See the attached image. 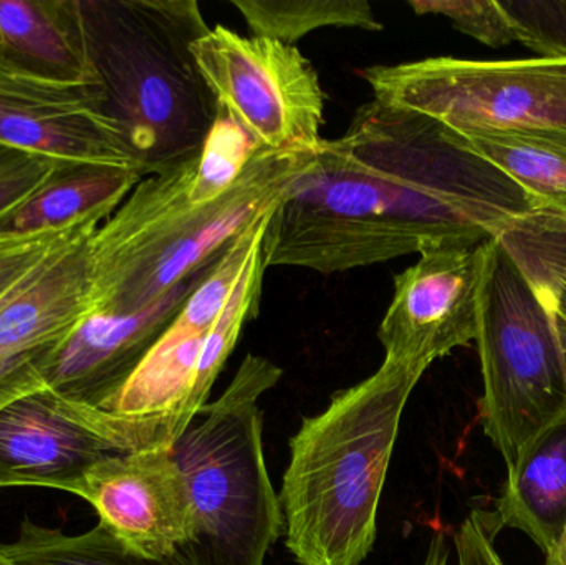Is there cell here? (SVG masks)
<instances>
[{"mask_svg": "<svg viewBox=\"0 0 566 565\" xmlns=\"http://www.w3.org/2000/svg\"><path fill=\"white\" fill-rule=\"evenodd\" d=\"M218 259L146 311L90 314L50 355L43 375L46 387L70 400L105 407L138 370Z\"/></svg>", "mask_w": 566, "mask_h": 565, "instance_id": "cell-13", "label": "cell"}, {"mask_svg": "<svg viewBox=\"0 0 566 565\" xmlns=\"http://www.w3.org/2000/svg\"><path fill=\"white\" fill-rule=\"evenodd\" d=\"M102 221H85L62 231L32 236H3L0 238V302L32 274L56 249L93 231Z\"/></svg>", "mask_w": 566, "mask_h": 565, "instance_id": "cell-24", "label": "cell"}, {"mask_svg": "<svg viewBox=\"0 0 566 565\" xmlns=\"http://www.w3.org/2000/svg\"><path fill=\"white\" fill-rule=\"evenodd\" d=\"M103 113L143 178L205 148L221 106L192 45L209 32L196 0H80Z\"/></svg>", "mask_w": 566, "mask_h": 565, "instance_id": "cell-3", "label": "cell"}, {"mask_svg": "<svg viewBox=\"0 0 566 565\" xmlns=\"http://www.w3.org/2000/svg\"><path fill=\"white\" fill-rule=\"evenodd\" d=\"M96 229L52 252L0 302V352L59 345L92 314L90 239Z\"/></svg>", "mask_w": 566, "mask_h": 565, "instance_id": "cell-14", "label": "cell"}, {"mask_svg": "<svg viewBox=\"0 0 566 565\" xmlns=\"http://www.w3.org/2000/svg\"><path fill=\"white\" fill-rule=\"evenodd\" d=\"M459 565H505L494 547V537L485 530L478 511L459 527L454 536Z\"/></svg>", "mask_w": 566, "mask_h": 565, "instance_id": "cell-29", "label": "cell"}, {"mask_svg": "<svg viewBox=\"0 0 566 565\" xmlns=\"http://www.w3.org/2000/svg\"><path fill=\"white\" fill-rule=\"evenodd\" d=\"M422 375L385 358L290 440L279 500L300 565H361L371 553L402 411Z\"/></svg>", "mask_w": 566, "mask_h": 565, "instance_id": "cell-4", "label": "cell"}, {"mask_svg": "<svg viewBox=\"0 0 566 565\" xmlns=\"http://www.w3.org/2000/svg\"><path fill=\"white\" fill-rule=\"evenodd\" d=\"M142 179L125 166L59 163L29 198L0 218V238L105 222Z\"/></svg>", "mask_w": 566, "mask_h": 565, "instance_id": "cell-16", "label": "cell"}, {"mask_svg": "<svg viewBox=\"0 0 566 565\" xmlns=\"http://www.w3.org/2000/svg\"><path fill=\"white\" fill-rule=\"evenodd\" d=\"M464 138L538 209L566 212V133L481 132Z\"/></svg>", "mask_w": 566, "mask_h": 565, "instance_id": "cell-18", "label": "cell"}, {"mask_svg": "<svg viewBox=\"0 0 566 565\" xmlns=\"http://www.w3.org/2000/svg\"><path fill=\"white\" fill-rule=\"evenodd\" d=\"M53 347L3 354L0 352V410L17 398L45 387V368Z\"/></svg>", "mask_w": 566, "mask_h": 565, "instance_id": "cell-28", "label": "cell"}, {"mask_svg": "<svg viewBox=\"0 0 566 565\" xmlns=\"http://www.w3.org/2000/svg\"><path fill=\"white\" fill-rule=\"evenodd\" d=\"M0 145L55 163H99L138 171L122 133L103 113L99 86L49 79L2 43Z\"/></svg>", "mask_w": 566, "mask_h": 565, "instance_id": "cell-11", "label": "cell"}, {"mask_svg": "<svg viewBox=\"0 0 566 565\" xmlns=\"http://www.w3.org/2000/svg\"><path fill=\"white\" fill-rule=\"evenodd\" d=\"M135 421L42 387L0 410V490L73 493L99 461L145 450Z\"/></svg>", "mask_w": 566, "mask_h": 565, "instance_id": "cell-9", "label": "cell"}, {"mask_svg": "<svg viewBox=\"0 0 566 565\" xmlns=\"http://www.w3.org/2000/svg\"><path fill=\"white\" fill-rule=\"evenodd\" d=\"M534 199L431 116L373 98L275 206L265 268L336 274L446 244L491 241Z\"/></svg>", "mask_w": 566, "mask_h": 565, "instance_id": "cell-1", "label": "cell"}, {"mask_svg": "<svg viewBox=\"0 0 566 565\" xmlns=\"http://www.w3.org/2000/svg\"><path fill=\"white\" fill-rule=\"evenodd\" d=\"M59 163L0 145V218L29 198Z\"/></svg>", "mask_w": 566, "mask_h": 565, "instance_id": "cell-27", "label": "cell"}, {"mask_svg": "<svg viewBox=\"0 0 566 565\" xmlns=\"http://www.w3.org/2000/svg\"><path fill=\"white\" fill-rule=\"evenodd\" d=\"M484 394L479 418L507 470L566 420V324L552 314L492 239L478 335Z\"/></svg>", "mask_w": 566, "mask_h": 565, "instance_id": "cell-6", "label": "cell"}, {"mask_svg": "<svg viewBox=\"0 0 566 565\" xmlns=\"http://www.w3.org/2000/svg\"><path fill=\"white\" fill-rule=\"evenodd\" d=\"M494 239L542 304L566 324V212L535 209Z\"/></svg>", "mask_w": 566, "mask_h": 565, "instance_id": "cell-19", "label": "cell"}, {"mask_svg": "<svg viewBox=\"0 0 566 565\" xmlns=\"http://www.w3.org/2000/svg\"><path fill=\"white\" fill-rule=\"evenodd\" d=\"M252 35L298 42L315 30L361 29L376 32L382 23L366 0H232Z\"/></svg>", "mask_w": 566, "mask_h": 565, "instance_id": "cell-21", "label": "cell"}, {"mask_svg": "<svg viewBox=\"0 0 566 565\" xmlns=\"http://www.w3.org/2000/svg\"><path fill=\"white\" fill-rule=\"evenodd\" d=\"M545 565H566V557H547Z\"/></svg>", "mask_w": 566, "mask_h": 565, "instance_id": "cell-31", "label": "cell"}, {"mask_svg": "<svg viewBox=\"0 0 566 565\" xmlns=\"http://www.w3.org/2000/svg\"><path fill=\"white\" fill-rule=\"evenodd\" d=\"M479 517L492 537L527 534L547 557H566V420L542 431L509 470L494 513Z\"/></svg>", "mask_w": 566, "mask_h": 565, "instance_id": "cell-15", "label": "cell"}, {"mask_svg": "<svg viewBox=\"0 0 566 565\" xmlns=\"http://www.w3.org/2000/svg\"><path fill=\"white\" fill-rule=\"evenodd\" d=\"M0 553L13 565H185L178 556L148 559L119 543L103 524L82 534L63 533L23 517L12 543Z\"/></svg>", "mask_w": 566, "mask_h": 565, "instance_id": "cell-20", "label": "cell"}, {"mask_svg": "<svg viewBox=\"0 0 566 565\" xmlns=\"http://www.w3.org/2000/svg\"><path fill=\"white\" fill-rule=\"evenodd\" d=\"M363 79L378 102L438 119L461 136L566 133V59H438L375 65Z\"/></svg>", "mask_w": 566, "mask_h": 565, "instance_id": "cell-7", "label": "cell"}, {"mask_svg": "<svg viewBox=\"0 0 566 565\" xmlns=\"http://www.w3.org/2000/svg\"><path fill=\"white\" fill-rule=\"evenodd\" d=\"M517 42L541 56L566 59V0H499Z\"/></svg>", "mask_w": 566, "mask_h": 565, "instance_id": "cell-25", "label": "cell"}, {"mask_svg": "<svg viewBox=\"0 0 566 565\" xmlns=\"http://www.w3.org/2000/svg\"><path fill=\"white\" fill-rule=\"evenodd\" d=\"M416 13H434L451 20L452 25L489 46H505L517 42L514 25L499 0H411Z\"/></svg>", "mask_w": 566, "mask_h": 565, "instance_id": "cell-26", "label": "cell"}, {"mask_svg": "<svg viewBox=\"0 0 566 565\" xmlns=\"http://www.w3.org/2000/svg\"><path fill=\"white\" fill-rule=\"evenodd\" d=\"M274 209L259 216L241 234L229 242L205 281L189 295L176 322L196 334H209L234 292L252 251L264 242L269 219Z\"/></svg>", "mask_w": 566, "mask_h": 565, "instance_id": "cell-23", "label": "cell"}, {"mask_svg": "<svg viewBox=\"0 0 566 565\" xmlns=\"http://www.w3.org/2000/svg\"><path fill=\"white\" fill-rule=\"evenodd\" d=\"M72 494L96 511L119 543L148 559L176 556L191 534V500L172 448L112 454Z\"/></svg>", "mask_w": 566, "mask_h": 565, "instance_id": "cell-12", "label": "cell"}, {"mask_svg": "<svg viewBox=\"0 0 566 565\" xmlns=\"http://www.w3.org/2000/svg\"><path fill=\"white\" fill-rule=\"evenodd\" d=\"M282 375L274 362L249 354L224 394L201 408L172 447L192 511L191 534L176 553L182 564L264 565L282 536L259 407Z\"/></svg>", "mask_w": 566, "mask_h": 565, "instance_id": "cell-5", "label": "cell"}, {"mask_svg": "<svg viewBox=\"0 0 566 565\" xmlns=\"http://www.w3.org/2000/svg\"><path fill=\"white\" fill-rule=\"evenodd\" d=\"M192 52L222 112L259 148L292 151L322 143L325 93L295 45L218 25Z\"/></svg>", "mask_w": 566, "mask_h": 565, "instance_id": "cell-8", "label": "cell"}, {"mask_svg": "<svg viewBox=\"0 0 566 565\" xmlns=\"http://www.w3.org/2000/svg\"><path fill=\"white\" fill-rule=\"evenodd\" d=\"M262 249H264V242L252 251L228 304L206 335L191 397V411L195 417H198L201 408L208 404L212 387L238 345L242 328L259 315L264 272L268 269Z\"/></svg>", "mask_w": 566, "mask_h": 565, "instance_id": "cell-22", "label": "cell"}, {"mask_svg": "<svg viewBox=\"0 0 566 565\" xmlns=\"http://www.w3.org/2000/svg\"><path fill=\"white\" fill-rule=\"evenodd\" d=\"M0 43L49 79L99 86L80 0H0Z\"/></svg>", "mask_w": 566, "mask_h": 565, "instance_id": "cell-17", "label": "cell"}, {"mask_svg": "<svg viewBox=\"0 0 566 565\" xmlns=\"http://www.w3.org/2000/svg\"><path fill=\"white\" fill-rule=\"evenodd\" d=\"M491 241L424 249L396 275L378 328L386 360L424 374L454 348L478 341Z\"/></svg>", "mask_w": 566, "mask_h": 565, "instance_id": "cell-10", "label": "cell"}, {"mask_svg": "<svg viewBox=\"0 0 566 565\" xmlns=\"http://www.w3.org/2000/svg\"><path fill=\"white\" fill-rule=\"evenodd\" d=\"M316 149H255L239 178L208 202L191 196L201 153L143 178L90 239L93 312L136 314L168 297L274 209L313 165Z\"/></svg>", "mask_w": 566, "mask_h": 565, "instance_id": "cell-2", "label": "cell"}, {"mask_svg": "<svg viewBox=\"0 0 566 565\" xmlns=\"http://www.w3.org/2000/svg\"><path fill=\"white\" fill-rule=\"evenodd\" d=\"M449 563V547L448 541H446V534L442 531L432 536L431 543H429L428 554L422 565H448Z\"/></svg>", "mask_w": 566, "mask_h": 565, "instance_id": "cell-30", "label": "cell"}]
</instances>
